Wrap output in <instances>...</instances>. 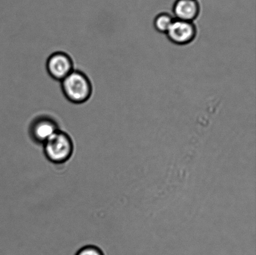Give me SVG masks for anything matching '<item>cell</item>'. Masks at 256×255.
I'll return each instance as SVG.
<instances>
[{"instance_id":"8","label":"cell","mask_w":256,"mask_h":255,"mask_svg":"<svg viewBox=\"0 0 256 255\" xmlns=\"http://www.w3.org/2000/svg\"><path fill=\"white\" fill-rule=\"evenodd\" d=\"M75 255H104V254L98 247L88 246L82 247Z\"/></svg>"},{"instance_id":"2","label":"cell","mask_w":256,"mask_h":255,"mask_svg":"<svg viewBox=\"0 0 256 255\" xmlns=\"http://www.w3.org/2000/svg\"><path fill=\"white\" fill-rule=\"evenodd\" d=\"M45 156L54 164H62L72 157L74 143L68 134L58 131L44 144Z\"/></svg>"},{"instance_id":"7","label":"cell","mask_w":256,"mask_h":255,"mask_svg":"<svg viewBox=\"0 0 256 255\" xmlns=\"http://www.w3.org/2000/svg\"><path fill=\"white\" fill-rule=\"evenodd\" d=\"M174 20L172 15L167 12H162L155 17L154 26L158 32L166 33Z\"/></svg>"},{"instance_id":"3","label":"cell","mask_w":256,"mask_h":255,"mask_svg":"<svg viewBox=\"0 0 256 255\" xmlns=\"http://www.w3.org/2000/svg\"><path fill=\"white\" fill-rule=\"evenodd\" d=\"M46 69L52 79L62 82L74 71V62L65 52H54L47 60Z\"/></svg>"},{"instance_id":"6","label":"cell","mask_w":256,"mask_h":255,"mask_svg":"<svg viewBox=\"0 0 256 255\" xmlns=\"http://www.w3.org/2000/svg\"><path fill=\"white\" fill-rule=\"evenodd\" d=\"M200 12L198 0H176L173 6V13L176 19L192 22L197 18Z\"/></svg>"},{"instance_id":"1","label":"cell","mask_w":256,"mask_h":255,"mask_svg":"<svg viewBox=\"0 0 256 255\" xmlns=\"http://www.w3.org/2000/svg\"><path fill=\"white\" fill-rule=\"evenodd\" d=\"M62 92L69 101L82 104L91 97L92 87L86 74L74 70L62 81Z\"/></svg>"},{"instance_id":"4","label":"cell","mask_w":256,"mask_h":255,"mask_svg":"<svg viewBox=\"0 0 256 255\" xmlns=\"http://www.w3.org/2000/svg\"><path fill=\"white\" fill-rule=\"evenodd\" d=\"M166 34L173 43L185 45L194 39L196 36V28L192 22L176 19Z\"/></svg>"},{"instance_id":"5","label":"cell","mask_w":256,"mask_h":255,"mask_svg":"<svg viewBox=\"0 0 256 255\" xmlns=\"http://www.w3.org/2000/svg\"><path fill=\"white\" fill-rule=\"evenodd\" d=\"M58 131L56 122L48 117H42L35 120L30 129L32 138L35 141L42 144H44Z\"/></svg>"}]
</instances>
